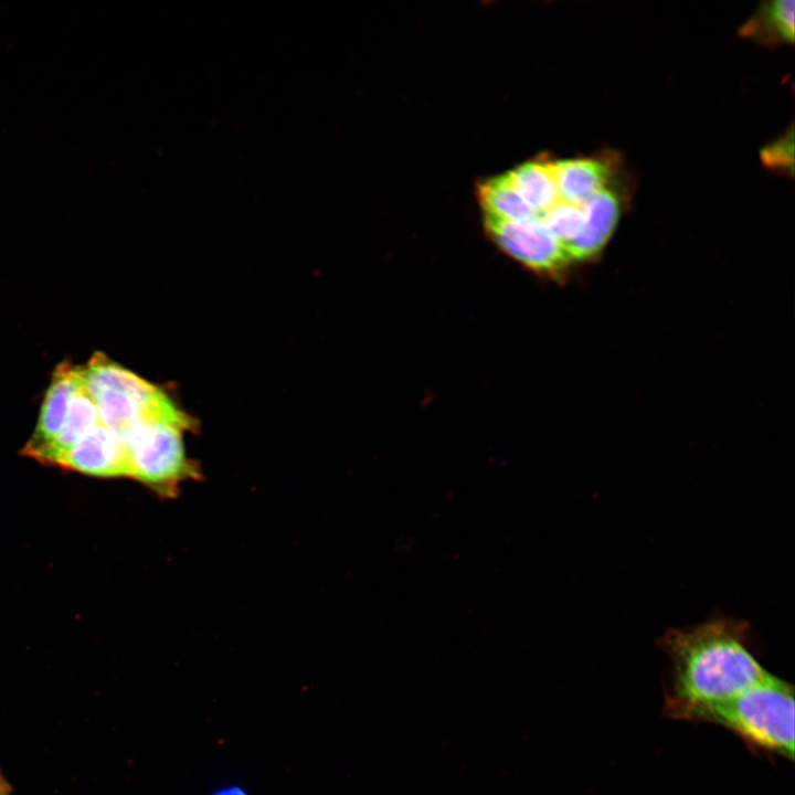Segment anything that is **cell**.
<instances>
[{"mask_svg": "<svg viewBox=\"0 0 795 795\" xmlns=\"http://www.w3.org/2000/svg\"><path fill=\"white\" fill-rule=\"evenodd\" d=\"M745 630L743 622L722 617L664 635L672 665L674 714L697 719L770 675L748 649Z\"/></svg>", "mask_w": 795, "mask_h": 795, "instance_id": "6da1fadb", "label": "cell"}, {"mask_svg": "<svg viewBox=\"0 0 795 795\" xmlns=\"http://www.w3.org/2000/svg\"><path fill=\"white\" fill-rule=\"evenodd\" d=\"M793 687L771 674L736 697L711 706L697 719L721 724L763 749L794 757Z\"/></svg>", "mask_w": 795, "mask_h": 795, "instance_id": "7a4b0ae2", "label": "cell"}, {"mask_svg": "<svg viewBox=\"0 0 795 795\" xmlns=\"http://www.w3.org/2000/svg\"><path fill=\"white\" fill-rule=\"evenodd\" d=\"M189 428L168 420H149L123 434L128 453V477L159 495H174L182 481L195 475L183 439Z\"/></svg>", "mask_w": 795, "mask_h": 795, "instance_id": "3957f363", "label": "cell"}, {"mask_svg": "<svg viewBox=\"0 0 795 795\" xmlns=\"http://www.w3.org/2000/svg\"><path fill=\"white\" fill-rule=\"evenodd\" d=\"M485 225L506 254L532 272L555 276L571 263L564 247L537 216L513 221L485 216Z\"/></svg>", "mask_w": 795, "mask_h": 795, "instance_id": "277c9868", "label": "cell"}, {"mask_svg": "<svg viewBox=\"0 0 795 795\" xmlns=\"http://www.w3.org/2000/svg\"><path fill=\"white\" fill-rule=\"evenodd\" d=\"M56 465L96 477H128V453L123 436L99 424L75 442Z\"/></svg>", "mask_w": 795, "mask_h": 795, "instance_id": "5b68a950", "label": "cell"}, {"mask_svg": "<svg viewBox=\"0 0 795 795\" xmlns=\"http://www.w3.org/2000/svg\"><path fill=\"white\" fill-rule=\"evenodd\" d=\"M78 386V368L60 364L45 394L35 432L24 448L28 456L36 459L59 435Z\"/></svg>", "mask_w": 795, "mask_h": 795, "instance_id": "8992f818", "label": "cell"}, {"mask_svg": "<svg viewBox=\"0 0 795 795\" xmlns=\"http://www.w3.org/2000/svg\"><path fill=\"white\" fill-rule=\"evenodd\" d=\"M583 212L580 233L565 246L571 262L591 259L606 245L618 222V198L603 188L583 204Z\"/></svg>", "mask_w": 795, "mask_h": 795, "instance_id": "52a82bcc", "label": "cell"}, {"mask_svg": "<svg viewBox=\"0 0 795 795\" xmlns=\"http://www.w3.org/2000/svg\"><path fill=\"white\" fill-rule=\"evenodd\" d=\"M550 167L560 200L577 205L603 189L608 177L607 167L593 158L550 161Z\"/></svg>", "mask_w": 795, "mask_h": 795, "instance_id": "ba28073f", "label": "cell"}, {"mask_svg": "<svg viewBox=\"0 0 795 795\" xmlns=\"http://www.w3.org/2000/svg\"><path fill=\"white\" fill-rule=\"evenodd\" d=\"M505 174L536 216L560 200L548 160L527 161Z\"/></svg>", "mask_w": 795, "mask_h": 795, "instance_id": "9c48e42d", "label": "cell"}, {"mask_svg": "<svg viewBox=\"0 0 795 795\" xmlns=\"http://www.w3.org/2000/svg\"><path fill=\"white\" fill-rule=\"evenodd\" d=\"M100 424L94 400L80 386L74 393L64 425L55 439L36 458L55 464L57 458L75 442Z\"/></svg>", "mask_w": 795, "mask_h": 795, "instance_id": "30bf717a", "label": "cell"}, {"mask_svg": "<svg viewBox=\"0 0 795 795\" xmlns=\"http://www.w3.org/2000/svg\"><path fill=\"white\" fill-rule=\"evenodd\" d=\"M478 200L486 218L513 221L536 216L506 174L490 178L480 183Z\"/></svg>", "mask_w": 795, "mask_h": 795, "instance_id": "8fae6325", "label": "cell"}, {"mask_svg": "<svg viewBox=\"0 0 795 795\" xmlns=\"http://www.w3.org/2000/svg\"><path fill=\"white\" fill-rule=\"evenodd\" d=\"M744 34L763 41L794 40V0L766 2L742 29Z\"/></svg>", "mask_w": 795, "mask_h": 795, "instance_id": "7c38bea8", "label": "cell"}, {"mask_svg": "<svg viewBox=\"0 0 795 795\" xmlns=\"http://www.w3.org/2000/svg\"><path fill=\"white\" fill-rule=\"evenodd\" d=\"M537 218L565 250L581 231L584 220L583 205L559 200Z\"/></svg>", "mask_w": 795, "mask_h": 795, "instance_id": "4fadbf2b", "label": "cell"}, {"mask_svg": "<svg viewBox=\"0 0 795 795\" xmlns=\"http://www.w3.org/2000/svg\"><path fill=\"white\" fill-rule=\"evenodd\" d=\"M793 132L783 136L761 151L762 161L768 168L793 171Z\"/></svg>", "mask_w": 795, "mask_h": 795, "instance_id": "5bb4252c", "label": "cell"}, {"mask_svg": "<svg viewBox=\"0 0 795 795\" xmlns=\"http://www.w3.org/2000/svg\"><path fill=\"white\" fill-rule=\"evenodd\" d=\"M214 795H247L244 791L240 789L239 787L231 786L226 787L224 789H220Z\"/></svg>", "mask_w": 795, "mask_h": 795, "instance_id": "9a60e30c", "label": "cell"}, {"mask_svg": "<svg viewBox=\"0 0 795 795\" xmlns=\"http://www.w3.org/2000/svg\"><path fill=\"white\" fill-rule=\"evenodd\" d=\"M11 787L8 781L4 778L2 773L0 772V795H10Z\"/></svg>", "mask_w": 795, "mask_h": 795, "instance_id": "2e32d148", "label": "cell"}]
</instances>
